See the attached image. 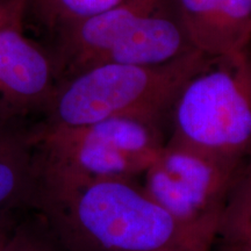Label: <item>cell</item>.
Returning <instances> with one entry per match:
<instances>
[{"instance_id": "cell-15", "label": "cell", "mask_w": 251, "mask_h": 251, "mask_svg": "<svg viewBox=\"0 0 251 251\" xmlns=\"http://www.w3.org/2000/svg\"><path fill=\"white\" fill-rule=\"evenodd\" d=\"M219 220L206 222L177 242L151 251H212Z\"/></svg>"}, {"instance_id": "cell-3", "label": "cell", "mask_w": 251, "mask_h": 251, "mask_svg": "<svg viewBox=\"0 0 251 251\" xmlns=\"http://www.w3.org/2000/svg\"><path fill=\"white\" fill-rule=\"evenodd\" d=\"M168 137L164 122L112 118L74 127L35 122L36 184L139 179Z\"/></svg>"}, {"instance_id": "cell-5", "label": "cell", "mask_w": 251, "mask_h": 251, "mask_svg": "<svg viewBox=\"0 0 251 251\" xmlns=\"http://www.w3.org/2000/svg\"><path fill=\"white\" fill-rule=\"evenodd\" d=\"M247 161L221 158L166 139L141 185L176 222L194 227L220 219Z\"/></svg>"}, {"instance_id": "cell-4", "label": "cell", "mask_w": 251, "mask_h": 251, "mask_svg": "<svg viewBox=\"0 0 251 251\" xmlns=\"http://www.w3.org/2000/svg\"><path fill=\"white\" fill-rule=\"evenodd\" d=\"M168 140L244 162L251 156V49L211 57L172 106Z\"/></svg>"}, {"instance_id": "cell-13", "label": "cell", "mask_w": 251, "mask_h": 251, "mask_svg": "<svg viewBox=\"0 0 251 251\" xmlns=\"http://www.w3.org/2000/svg\"><path fill=\"white\" fill-rule=\"evenodd\" d=\"M219 41L220 56H234L250 48L251 0H220Z\"/></svg>"}, {"instance_id": "cell-1", "label": "cell", "mask_w": 251, "mask_h": 251, "mask_svg": "<svg viewBox=\"0 0 251 251\" xmlns=\"http://www.w3.org/2000/svg\"><path fill=\"white\" fill-rule=\"evenodd\" d=\"M30 207L67 251H151L206 224L184 227L176 222L139 179L36 184Z\"/></svg>"}, {"instance_id": "cell-8", "label": "cell", "mask_w": 251, "mask_h": 251, "mask_svg": "<svg viewBox=\"0 0 251 251\" xmlns=\"http://www.w3.org/2000/svg\"><path fill=\"white\" fill-rule=\"evenodd\" d=\"M192 51L196 49L181 24L177 0H172L170 4L142 19L94 65H159Z\"/></svg>"}, {"instance_id": "cell-7", "label": "cell", "mask_w": 251, "mask_h": 251, "mask_svg": "<svg viewBox=\"0 0 251 251\" xmlns=\"http://www.w3.org/2000/svg\"><path fill=\"white\" fill-rule=\"evenodd\" d=\"M172 0H122L113 7L84 19L55 34L54 58L58 81L92 67L119 39L142 19Z\"/></svg>"}, {"instance_id": "cell-9", "label": "cell", "mask_w": 251, "mask_h": 251, "mask_svg": "<svg viewBox=\"0 0 251 251\" xmlns=\"http://www.w3.org/2000/svg\"><path fill=\"white\" fill-rule=\"evenodd\" d=\"M29 120L0 115V215L30 207L35 191V143Z\"/></svg>"}, {"instance_id": "cell-14", "label": "cell", "mask_w": 251, "mask_h": 251, "mask_svg": "<svg viewBox=\"0 0 251 251\" xmlns=\"http://www.w3.org/2000/svg\"><path fill=\"white\" fill-rule=\"evenodd\" d=\"M2 251H57L51 236L28 225H17Z\"/></svg>"}, {"instance_id": "cell-17", "label": "cell", "mask_w": 251, "mask_h": 251, "mask_svg": "<svg viewBox=\"0 0 251 251\" xmlns=\"http://www.w3.org/2000/svg\"><path fill=\"white\" fill-rule=\"evenodd\" d=\"M18 225L15 220L14 213H8V214L0 215V251L4 249L6 242L11 236L12 231Z\"/></svg>"}, {"instance_id": "cell-6", "label": "cell", "mask_w": 251, "mask_h": 251, "mask_svg": "<svg viewBox=\"0 0 251 251\" xmlns=\"http://www.w3.org/2000/svg\"><path fill=\"white\" fill-rule=\"evenodd\" d=\"M57 84L51 52L25 35L24 20L0 27V115H42Z\"/></svg>"}, {"instance_id": "cell-12", "label": "cell", "mask_w": 251, "mask_h": 251, "mask_svg": "<svg viewBox=\"0 0 251 251\" xmlns=\"http://www.w3.org/2000/svg\"><path fill=\"white\" fill-rule=\"evenodd\" d=\"M122 0H29L37 20L51 33L98 14Z\"/></svg>"}, {"instance_id": "cell-2", "label": "cell", "mask_w": 251, "mask_h": 251, "mask_svg": "<svg viewBox=\"0 0 251 251\" xmlns=\"http://www.w3.org/2000/svg\"><path fill=\"white\" fill-rule=\"evenodd\" d=\"M211 57L192 51L159 65L98 64L58 81L41 124L74 127L112 118L165 122L180 90Z\"/></svg>"}, {"instance_id": "cell-10", "label": "cell", "mask_w": 251, "mask_h": 251, "mask_svg": "<svg viewBox=\"0 0 251 251\" xmlns=\"http://www.w3.org/2000/svg\"><path fill=\"white\" fill-rule=\"evenodd\" d=\"M212 251H251V156L220 216Z\"/></svg>"}, {"instance_id": "cell-11", "label": "cell", "mask_w": 251, "mask_h": 251, "mask_svg": "<svg viewBox=\"0 0 251 251\" xmlns=\"http://www.w3.org/2000/svg\"><path fill=\"white\" fill-rule=\"evenodd\" d=\"M220 0H177L179 18L193 48L208 57H219Z\"/></svg>"}, {"instance_id": "cell-16", "label": "cell", "mask_w": 251, "mask_h": 251, "mask_svg": "<svg viewBox=\"0 0 251 251\" xmlns=\"http://www.w3.org/2000/svg\"><path fill=\"white\" fill-rule=\"evenodd\" d=\"M29 0H0V27L24 20Z\"/></svg>"}]
</instances>
